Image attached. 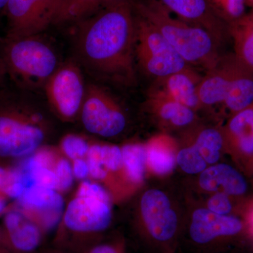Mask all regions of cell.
I'll return each mask as SVG.
<instances>
[{
	"instance_id": "1",
	"label": "cell",
	"mask_w": 253,
	"mask_h": 253,
	"mask_svg": "<svg viewBox=\"0 0 253 253\" xmlns=\"http://www.w3.org/2000/svg\"><path fill=\"white\" fill-rule=\"evenodd\" d=\"M76 23V51L86 69L101 79L134 84L135 24L131 0H110Z\"/></svg>"
},
{
	"instance_id": "2",
	"label": "cell",
	"mask_w": 253,
	"mask_h": 253,
	"mask_svg": "<svg viewBox=\"0 0 253 253\" xmlns=\"http://www.w3.org/2000/svg\"><path fill=\"white\" fill-rule=\"evenodd\" d=\"M134 11L149 21L188 64L211 69L219 59V41L211 33L181 21L158 0H131Z\"/></svg>"
},
{
	"instance_id": "3",
	"label": "cell",
	"mask_w": 253,
	"mask_h": 253,
	"mask_svg": "<svg viewBox=\"0 0 253 253\" xmlns=\"http://www.w3.org/2000/svg\"><path fill=\"white\" fill-rule=\"evenodd\" d=\"M23 96L0 90V159L29 156L45 139L44 118Z\"/></svg>"
},
{
	"instance_id": "4",
	"label": "cell",
	"mask_w": 253,
	"mask_h": 253,
	"mask_svg": "<svg viewBox=\"0 0 253 253\" xmlns=\"http://www.w3.org/2000/svg\"><path fill=\"white\" fill-rule=\"evenodd\" d=\"M0 49L8 76L21 89L44 86L59 66L54 49L38 36L5 38Z\"/></svg>"
},
{
	"instance_id": "5",
	"label": "cell",
	"mask_w": 253,
	"mask_h": 253,
	"mask_svg": "<svg viewBox=\"0 0 253 253\" xmlns=\"http://www.w3.org/2000/svg\"><path fill=\"white\" fill-rule=\"evenodd\" d=\"M134 55L143 72L156 81L188 69L189 66L161 33L134 11Z\"/></svg>"
},
{
	"instance_id": "6",
	"label": "cell",
	"mask_w": 253,
	"mask_h": 253,
	"mask_svg": "<svg viewBox=\"0 0 253 253\" xmlns=\"http://www.w3.org/2000/svg\"><path fill=\"white\" fill-rule=\"evenodd\" d=\"M81 111L83 126L91 134L112 137L121 134L126 127L124 114L113 95L102 86L94 84L86 86Z\"/></svg>"
},
{
	"instance_id": "7",
	"label": "cell",
	"mask_w": 253,
	"mask_h": 253,
	"mask_svg": "<svg viewBox=\"0 0 253 253\" xmlns=\"http://www.w3.org/2000/svg\"><path fill=\"white\" fill-rule=\"evenodd\" d=\"M86 86L81 68L70 61L58 67L46 81L44 89L48 101L55 111L64 119L69 120L81 111Z\"/></svg>"
},
{
	"instance_id": "8",
	"label": "cell",
	"mask_w": 253,
	"mask_h": 253,
	"mask_svg": "<svg viewBox=\"0 0 253 253\" xmlns=\"http://www.w3.org/2000/svg\"><path fill=\"white\" fill-rule=\"evenodd\" d=\"M59 0H8L7 38L38 36L53 24Z\"/></svg>"
},
{
	"instance_id": "9",
	"label": "cell",
	"mask_w": 253,
	"mask_h": 253,
	"mask_svg": "<svg viewBox=\"0 0 253 253\" xmlns=\"http://www.w3.org/2000/svg\"><path fill=\"white\" fill-rule=\"evenodd\" d=\"M112 219L111 200L77 196L68 204L63 221L70 231L81 234L104 231Z\"/></svg>"
},
{
	"instance_id": "10",
	"label": "cell",
	"mask_w": 253,
	"mask_h": 253,
	"mask_svg": "<svg viewBox=\"0 0 253 253\" xmlns=\"http://www.w3.org/2000/svg\"><path fill=\"white\" fill-rule=\"evenodd\" d=\"M141 211L146 230L160 243L168 242L175 235L177 217L166 194L151 189L143 195Z\"/></svg>"
},
{
	"instance_id": "11",
	"label": "cell",
	"mask_w": 253,
	"mask_h": 253,
	"mask_svg": "<svg viewBox=\"0 0 253 253\" xmlns=\"http://www.w3.org/2000/svg\"><path fill=\"white\" fill-rule=\"evenodd\" d=\"M20 197L23 210L35 214L31 218L42 231L51 230L58 224L63 200L56 190L33 185L26 189Z\"/></svg>"
},
{
	"instance_id": "12",
	"label": "cell",
	"mask_w": 253,
	"mask_h": 253,
	"mask_svg": "<svg viewBox=\"0 0 253 253\" xmlns=\"http://www.w3.org/2000/svg\"><path fill=\"white\" fill-rule=\"evenodd\" d=\"M176 18L209 32L220 41L227 23L218 17L208 0H158Z\"/></svg>"
},
{
	"instance_id": "13",
	"label": "cell",
	"mask_w": 253,
	"mask_h": 253,
	"mask_svg": "<svg viewBox=\"0 0 253 253\" xmlns=\"http://www.w3.org/2000/svg\"><path fill=\"white\" fill-rule=\"evenodd\" d=\"M242 229L243 223L238 218L199 209L193 214L189 234L195 243L204 245L218 238L237 235Z\"/></svg>"
},
{
	"instance_id": "14",
	"label": "cell",
	"mask_w": 253,
	"mask_h": 253,
	"mask_svg": "<svg viewBox=\"0 0 253 253\" xmlns=\"http://www.w3.org/2000/svg\"><path fill=\"white\" fill-rule=\"evenodd\" d=\"M201 78L189 68L156 81L152 88L162 91L172 99L194 109L201 105L197 89Z\"/></svg>"
},
{
	"instance_id": "15",
	"label": "cell",
	"mask_w": 253,
	"mask_h": 253,
	"mask_svg": "<svg viewBox=\"0 0 253 253\" xmlns=\"http://www.w3.org/2000/svg\"><path fill=\"white\" fill-rule=\"evenodd\" d=\"M200 185L208 191L221 188L224 194L240 196L247 191V183L244 176L229 165L218 164L203 171Z\"/></svg>"
},
{
	"instance_id": "16",
	"label": "cell",
	"mask_w": 253,
	"mask_h": 253,
	"mask_svg": "<svg viewBox=\"0 0 253 253\" xmlns=\"http://www.w3.org/2000/svg\"><path fill=\"white\" fill-rule=\"evenodd\" d=\"M148 96L150 104L158 109V114L163 121L176 126H187L194 121L193 109L172 99L162 91L151 87Z\"/></svg>"
},
{
	"instance_id": "17",
	"label": "cell",
	"mask_w": 253,
	"mask_h": 253,
	"mask_svg": "<svg viewBox=\"0 0 253 253\" xmlns=\"http://www.w3.org/2000/svg\"><path fill=\"white\" fill-rule=\"evenodd\" d=\"M110 0H59L53 24L78 22Z\"/></svg>"
},
{
	"instance_id": "18",
	"label": "cell",
	"mask_w": 253,
	"mask_h": 253,
	"mask_svg": "<svg viewBox=\"0 0 253 253\" xmlns=\"http://www.w3.org/2000/svg\"><path fill=\"white\" fill-rule=\"evenodd\" d=\"M229 130L242 154L253 156V109L239 111L231 119Z\"/></svg>"
},
{
	"instance_id": "19",
	"label": "cell",
	"mask_w": 253,
	"mask_h": 253,
	"mask_svg": "<svg viewBox=\"0 0 253 253\" xmlns=\"http://www.w3.org/2000/svg\"><path fill=\"white\" fill-rule=\"evenodd\" d=\"M122 150L123 165L131 181L144 180L146 162V147L140 144H128Z\"/></svg>"
},
{
	"instance_id": "20",
	"label": "cell",
	"mask_w": 253,
	"mask_h": 253,
	"mask_svg": "<svg viewBox=\"0 0 253 253\" xmlns=\"http://www.w3.org/2000/svg\"><path fill=\"white\" fill-rule=\"evenodd\" d=\"M146 162L155 173L164 175L174 169L175 156L168 146L153 142L146 147Z\"/></svg>"
},
{
	"instance_id": "21",
	"label": "cell",
	"mask_w": 253,
	"mask_h": 253,
	"mask_svg": "<svg viewBox=\"0 0 253 253\" xmlns=\"http://www.w3.org/2000/svg\"><path fill=\"white\" fill-rule=\"evenodd\" d=\"M223 138L217 129H204L198 136L194 146L199 151L205 161L210 164L217 162L220 157Z\"/></svg>"
},
{
	"instance_id": "22",
	"label": "cell",
	"mask_w": 253,
	"mask_h": 253,
	"mask_svg": "<svg viewBox=\"0 0 253 253\" xmlns=\"http://www.w3.org/2000/svg\"><path fill=\"white\" fill-rule=\"evenodd\" d=\"M214 14L222 21L239 19L244 14L245 0H208Z\"/></svg>"
},
{
	"instance_id": "23",
	"label": "cell",
	"mask_w": 253,
	"mask_h": 253,
	"mask_svg": "<svg viewBox=\"0 0 253 253\" xmlns=\"http://www.w3.org/2000/svg\"><path fill=\"white\" fill-rule=\"evenodd\" d=\"M176 161L184 172L192 174L204 171L207 164L194 146L181 149L176 156Z\"/></svg>"
},
{
	"instance_id": "24",
	"label": "cell",
	"mask_w": 253,
	"mask_h": 253,
	"mask_svg": "<svg viewBox=\"0 0 253 253\" xmlns=\"http://www.w3.org/2000/svg\"><path fill=\"white\" fill-rule=\"evenodd\" d=\"M61 148L65 154L74 161L86 156L90 146L80 136L68 135L63 139Z\"/></svg>"
},
{
	"instance_id": "25",
	"label": "cell",
	"mask_w": 253,
	"mask_h": 253,
	"mask_svg": "<svg viewBox=\"0 0 253 253\" xmlns=\"http://www.w3.org/2000/svg\"><path fill=\"white\" fill-rule=\"evenodd\" d=\"M101 146L94 145L88 151L86 163L89 167V174L96 179H104L107 175V169L103 164L101 156Z\"/></svg>"
},
{
	"instance_id": "26",
	"label": "cell",
	"mask_w": 253,
	"mask_h": 253,
	"mask_svg": "<svg viewBox=\"0 0 253 253\" xmlns=\"http://www.w3.org/2000/svg\"><path fill=\"white\" fill-rule=\"evenodd\" d=\"M56 175V190L60 191H66L72 186L73 181V171L69 161L61 159L58 161L54 168Z\"/></svg>"
},
{
	"instance_id": "27",
	"label": "cell",
	"mask_w": 253,
	"mask_h": 253,
	"mask_svg": "<svg viewBox=\"0 0 253 253\" xmlns=\"http://www.w3.org/2000/svg\"><path fill=\"white\" fill-rule=\"evenodd\" d=\"M101 160L107 170L116 171L123 165L122 150L116 146H101Z\"/></svg>"
},
{
	"instance_id": "28",
	"label": "cell",
	"mask_w": 253,
	"mask_h": 253,
	"mask_svg": "<svg viewBox=\"0 0 253 253\" xmlns=\"http://www.w3.org/2000/svg\"><path fill=\"white\" fill-rule=\"evenodd\" d=\"M208 210L221 215H226L232 209L230 200L224 193H217L209 199Z\"/></svg>"
},
{
	"instance_id": "29",
	"label": "cell",
	"mask_w": 253,
	"mask_h": 253,
	"mask_svg": "<svg viewBox=\"0 0 253 253\" xmlns=\"http://www.w3.org/2000/svg\"><path fill=\"white\" fill-rule=\"evenodd\" d=\"M77 196H90L96 199L111 200L107 191L104 188L96 183L84 181L78 189Z\"/></svg>"
},
{
	"instance_id": "30",
	"label": "cell",
	"mask_w": 253,
	"mask_h": 253,
	"mask_svg": "<svg viewBox=\"0 0 253 253\" xmlns=\"http://www.w3.org/2000/svg\"><path fill=\"white\" fill-rule=\"evenodd\" d=\"M241 54L245 61L253 66V24L241 46Z\"/></svg>"
},
{
	"instance_id": "31",
	"label": "cell",
	"mask_w": 253,
	"mask_h": 253,
	"mask_svg": "<svg viewBox=\"0 0 253 253\" xmlns=\"http://www.w3.org/2000/svg\"><path fill=\"white\" fill-rule=\"evenodd\" d=\"M73 171L74 176L80 179H85L86 176L89 174L87 163L83 158L74 160Z\"/></svg>"
},
{
	"instance_id": "32",
	"label": "cell",
	"mask_w": 253,
	"mask_h": 253,
	"mask_svg": "<svg viewBox=\"0 0 253 253\" xmlns=\"http://www.w3.org/2000/svg\"><path fill=\"white\" fill-rule=\"evenodd\" d=\"M88 253H121L119 250L111 244H101L95 246Z\"/></svg>"
},
{
	"instance_id": "33",
	"label": "cell",
	"mask_w": 253,
	"mask_h": 253,
	"mask_svg": "<svg viewBox=\"0 0 253 253\" xmlns=\"http://www.w3.org/2000/svg\"><path fill=\"white\" fill-rule=\"evenodd\" d=\"M7 76V71H6L4 59H3L1 49H0V87L2 86L3 83H4L5 81V78H6Z\"/></svg>"
},
{
	"instance_id": "34",
	"label": "cell",
	"mask_w": 253,
	"mask_h": 253,
	"mask_svg": "<svg viewBox=\"0 0 253 253\" xmlns=\"http://www.w3.org/2000/svg\"><path fill=\"white\" fill-rule=\"evenodd\" d=\"M6 199H5V196L2 194H0V214H2L5 212V210H6Z\"/></svg>"
},
{
	"instance_id": "35",
	"label": "cell",
	"mask_w": 253,
	"mask_h": 253,
	"mask_svg": "<svg viewBox=\"0 0 253 253\" xmlns=\"http://www.w3.org/2000/svg\"><path fill=\"white\" fill-rule=\"evenodd\" d=\"M8 0H0V14H4L5 7L7 4Z\"/></svg>"
},
{
	"instance_id": "36",
	"label": "cell",
	"mask_w": 253,
	"mask_h": 253,
	"mask_svg": "<svg viewBox=\"0 0 253 253\" xmlns=\"http://www.w3.org/2000/svg\"><path fill=\"white\" fill-rule=\"evenodd\" d=\"M250 1H252V2L253 3V0H250Z\"/></svg>"
},
{
	"instance_id": "37",
	"label": "cell",
	"mask_w": 253,
	"mask_h": 253,
	"mask_svg": "<svg viewBox=\"0 0 253 253\" xmlns=\"http://www.w3.org/2000/svg\"></svg>"
}]
</instances>
